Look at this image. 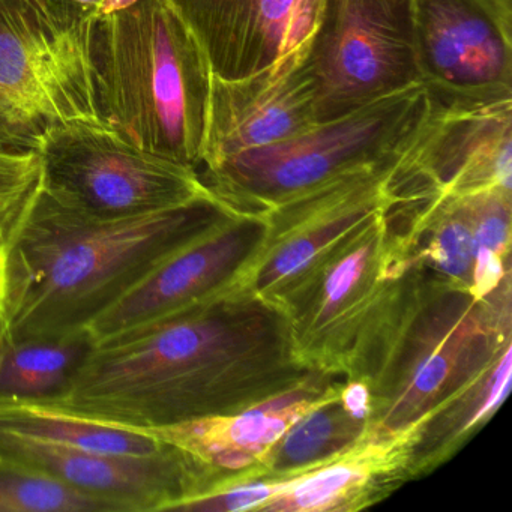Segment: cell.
Listing matches in <instances>:
<instances>
[{"label":"cell","instance_id":"6da1fadb","mask_svg":"<svg viewBox=\"0 0 512 512\" xmlns=\"http://www.w3.org/2000/svg\"><path fill=\"white\" fill-rule=\"evenodd\" d=\"M283 311L245 287L92 344L38 403L152 430L232 415L304 382Z\"/></svg>","mask_w":512,"mask_h":512},{"label":"cell","instance_id":"7a4b0ae2","mask_svg":"<svg viewBox=\"0 0 512 512\" xmlns=\"http://www.w3.org/2000/svg\"><path fill=\"white\" fill-rule=\"evenodd\" d=\"M233 214L212 193L154 214L103 220L41 191L7 251L5 346L85 332L161 260Z\"/></svg>","mask_w":512,"mask_h":512},{"label":"cell","instance_id":"3957f363","mask_svg":"<svg viewBox=\"0 0 512 512\" xmlns=\"http://www.w3.org/2000/svg\"><path fill=\"white\" fill-rule=\"evenodd\" d=\"M94 67L107 127L143 151L202 166L214 73L169 0L100 17Z\"/></svg>","mask_w":512,"mask_h":512},{"label":"cell","instance_id":"277c9868","mask_svg":"<svg viewBox=\"0 0 512 512\" xmlns=\"http://www.w3.org/2000/svg\"><path fill=\"white\" fill-rule=\"evenodd\" d=\"M511 275L485 296L415 268L368 379L371 433L403 436L512 347Z\"/></svg>","mask_w":512,"mask_h":512},{"label":"cell","instance_id":"5b68a950","mask_svg":"<svg viewBox=\"0 0 512 512\" xmlns=\"http://www.w3.org/2000/svg\"><path fill=\"white\" fill-rule=\"evenodd\" d=\"M383 212L332 248L278 301L296 355L310 370L365 385L373 373L415 269Z\"/></svg>","mask_w":512,"mask_h":512},{"label":"cell","instance_id":"8992f818","mask_svg":"<svg viewBox=\"0 0 512 512\" xmlns=\"http://www.w3.org/2000/svg\"><path fill=\"white\" fill-rule=\"evenodd\" d=\"M422 80L320 122L283 142L253 149L200 173L203 184L230 208L263 215L395 148L427 107Z\"/></svg>","mask_w":512,"mask_h":512},{"label":"cell","instance_id":"52a82bcc","mask_svg":"<svg viewBox=\"0 0 512 512\" xmlns=\"http://www.w3.org/2000/svg\"><path fill=\"white\" fill-rule=\"evenodd\" d=\"M94 29L61 32L31 0H0V151L38 152L62 125L106 124Z\"/></svg>","mask_w":512,"mask_h":512},{"label":"cell","instance_id":"ba28073f","mask_svg":"<svg viewBox=\"0 0 512 512\" xmlns=\"http://www.w3.org/2000/svg\"><path fill=\"white\" fill-rule=\"evenodd\" d=\"M38 154L43 193L89 217L154 214L212 194L196 167L143 151L106 124L62 125Z\"/></svg>","mask_w":512,"mask_h":512},{"label":"cell","instance_id":"9c48e42d","mask_svg":"<svg viewBox=\"0 0 512 512\" xmlns=\"http://www.w3.org/2000/svg\"><path fill=\"white\" fill-rule=\"evenodd\" d=\"M431 97L421 118L392 151L266 212L268 235L241 287L277 305L344 238L382 214L389 182L424 134Z\"/></svg>","mask_w":512,"mask_h":512},{"label":"cell","instance_id":"30bf717a","mask_svg":"<svg viewBox=\"0 0 512 512\" xmlns=\"http://www.w3.org/2000/svg\"><path fill=\"white\" fill-rule=\"evenodd\" d=\"M308 67L319 122L419 82L412 0H326Z\"/></svg>","mask_w":512,"mask_h":512},{"label":"cell","instance_id":"8fae6325","mask_svg":"<svg viewBox=\"0 0 512 512\" xmlns=\"http://www.w3.org/2000/svg\"><path fill=\"white\" fill-rule=\"evenodd\" d=\"M431 95L430 121L392 176V199L463 197L496 187L511 190L512 94Z\"/></svg>","mask_w":512,"mask_h":512},{"label":"cell","instance_id":"7c38bea8","mask_svg":"<svg viewBox=\"0 0 512 512\" xmlns=\"http://www.w3.org/2000/svg\"><path fill=\"white\" fill-rule=\"evenodd\" d=\"M268 235L263 215L238 212L173 251L86 328L91 344L157 322L241 286Z\"/></svg>","mask_w":512,"mask_h":512},{"label":"cell","instance_id":"4fadbf2b","mask_svg":"<svg viewBox=\"0 0 512 512\" xmlns=\"http://www.w3.org/2000/svg\"><path fill=\"white\" fill-rule=\"evenodd\" d=\"M0 458L43 470L121 512L175 511L221 485L211 467L169 442L151 455L98 454L0 430Z\"/></svg>","mask_w":512,"mask_h":512},{"label":"cell","instance_id":"5bb4252c","mask_svg":"<svg viewBox=\"0 0 512 512\" xmlns=\"http://www.w3.org/2000/svg\"><path fill=\"white\" fill-rule=\"evenodd\" d=\"M308 53H292L241 79L212 77L205 170L320 124Z\"/></svg>","mask_w":512,"mask_h":512},{"label":"cell","instance_id":"9a60e30c","mask_svg":"<svg viewBox=\"0 0 512 512\" xmlns=\"http://www.w3.org/2000/svg\"><path fill=\"white\" fill-rule=\"evenodd\" d=\"M202 47L214 76H251L308 52L326 0H169Z\"/></svg>","mask_w":512,"mask_h":512},{"label":"cell","instance_id":"2e32d148","mask_svg":"<svg viewBox=\"0 0 512 512\" xmlns=\"http://www.w3.org/2000/svg\"><path fill=\"white\" fill-rule=\"evenodd\" d=\"M419 76L434 94H512V34L476 0H412Z\"/></svg>","mask_w":512,"mask_h":512},{"label":"cell","instance_id":"e0dca14e","mask_svg":"<svg viewBox=\"0 0 512 512\" xmlns=\"http://www.w3.org/2000/svg\"><path fill=\"white\" fill-rule=\"evenodd\" d=\"M343 383V377L314 371L289 391L242 412L146 431L211 467L221 478L220 487L260 479L272 446L298 419L334 395Z\"/></svg>","mask_w":512,"mask_h":512},{"label":"cell","instance_id":"ac0fdd59","mask_svg":"<svg viewBox=\"0 0 512 512\" xmlns=\"http://www.w3.org/2000/svg\"><path fill=\"white\" fill-rule=\"evenodd\" d=\"M409 436L380 437L368 430L344 454L286 479L262 512H353L380 502L410 481Z\"/></svg>","mask_w":512,"mask_h":512},{"label":"cell","instance_id":"d6986e66","mask_svg":"<svg viewBox=\"0 0 512 512\" xmlns=\"http://www.w3.org/2000/svg\"><path fill=\"white\" fill-rule=\"evenodd\" d=\"M511 350L413 428L407 445L410 479L427 475L449 460L499 409L511 388Z\"/></svg>","mask_w":512,"mask_h":512},{"label":"cell","instance_id":"ffe728a7","mask_svg":"<svg viewBox=\"0 0 512 512\" xmlns=\"http://www.w3.org/2000/svg\"><path fill=\"white\" fill-rule=\"evenodd\" d=\"M0 430L98 454L151 455L167 446L142 428L98 421L31 400L0 401Z\"/></svg>","mask_w":512,"mask_h":512},{"label":"cell","instance_id":"44dd1931","mask_svg":"<svg viewBox=\"0 0 512 512\" xmlns=\"http://www.w3.org/2000/svg\"><path fill=\"white\" fill-rule=\"evenodd\" d=\"M341 389L298 419L272 446L262 478H293L328 463L364 439L370 419L346 406Z\"/></svg>","mask_w":512,"mask_h":512},{"label":"cell","instance_id":"7402d4cb","mask_svg":"<svg viewBox=\"0 0 512 512\" xmlns=\"http://www.w3.org/2000/svg\"><path fill=\"white\" fill-rule=\"evenodd\" d=\"M91 346L85 332L8 343L0 352V401H41L58 394Z\"/></svg>","mask_w":512,"mask_h":512},{"label":"cell","instance_id":"603a6c76","mask_svg":"<svg viewBox=\"0 0 512 512\" xmlns=\"http://www.w3.org/2000/svg\"><path fill=\"white\" fill-rule=\"evenodd\" d=\"M463 200L475 244L472 293L485 296L511 275V190L488 188Z\"/></svg>","mask_w":512,"mask_h":512},{"label":"cell","instance_id":"cb8c5ba5","mask_svg":"<svg viewBox=\"0 0 512 512\" xmlns=\"http://www.w3.org/2000/svg\"><path fill=\"white\" fill-rule=\"evenodd\" d=\"M0 512H121L115 503L19 461L0 458Z\"/></svg>","mask_w":512,"mask_h":512},{"label":"cell","instance_id":"d4e9b609","mask_svg":"<svg viewBox=\"0 0 512 512\" xmlns=\"http://www.w3.org/2000/svg\"><path fill=\"white\" fill-rule=\"evenodd\" d=\"M43 191V160L38 152L0 151V250L22 229Z\"/></svg>","mask_w":512,"mask_h":512},{"label":"cell","instance_id":"484cf974","mask_svg":"<svg viewBox=\"0 0 512 512\" xmlns=\"http://www.w3.org/2000/svg\"><path fill=\"white\" fill-rule=\"evenodd\" d=\"M47 22L61 32L94 28L103 0H31Z\"/></svg>","mask_w":512,"mask_h":512},{"label":"cell","instance_id":"4316f807","mask_svg":"<svg viewBox=\"0 0 512 512\" xmlns=\"http://www.w3.org/2000/svg\"><path fill=\"white\" fill-rule=\"evenodd\" d=\"M8 256L0 250V352L7 343Z\"/></svg>","mask_w":512,"mask_h":512},{"label":"cell","instance_id":"83f0119b","mask_svg":"<svg viewBox=\"0 0 512 512\" xmlns=\"http://www.w3.org/2000/svg\"><path fill=\"white\" fill-rule=\"evenodd\" d=\"M140 0H103L98 8L97 20L100 17L110 16V14L119 13L139 4Z\"/></svg>","mask_w":512,"mask_h":512},{"label":"cell","instance_id":"f1b7e54d","mask_svg":"<svg viewBox=\"0 0 512 512\" xmlns=\"http://www.w3.org/2000/svg\"><path fill=\"white\" fill-rule=\"evenodd\" d=\"M481 2L488 5V7L496 8V10H503V8H509L512 5V0H481Z\"/></svg>","mask_w":512,"mask_h":512}]
</instances>
